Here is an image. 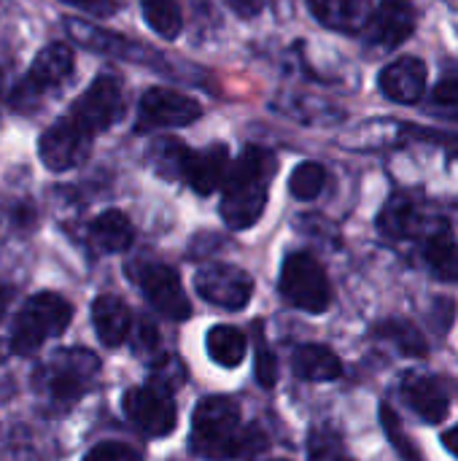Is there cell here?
Masks as SVG:
<instances>
[{"label":"cell","mask_w":458,"mask_h":461,"mask_svg":"<svg viewBox=\"0 0 458 461\" xmlns=\"http://www.w3.org/2000/svg\"><path fill=\"white\" fill-rule=\"evenodd\" d=\"M275 176V157L267 149L248 146L227 170L221 216L232 230H248L259 221L267 205V186Z\"/></svg>","instance_id":"cell-1"},{"label":"cell","mask_w":458,"mask_h":461,"mask_svg":"<svg viewBox=\"0 0 458 461\" xmlns=\"http://www.w3.org/2000/svg\"><path fill=\"white\" fill-rule=\"evenodd\" d=\"M259 438L243 427L240 411L227 397H208L192 416V451L202 459H240L259 448Z\"/></svg>","instance_id":"cell-2"},{"label":"cell","mask_w":458,"mask_h":461,"mask_svg":"<svg viewBox=\"0 0 458 461\" xmlns=\"http://www.w3.org/2000/svg\"><path fill=\"white\" fill-rule=\"evenodd\" d=\"M73 319V308L54 292H40L24 303L11 327V348L16 354L38 351L49 338H57Z\"/></svg>","instance_id":"cell-3"},{"label":"cell","mask_w":458,"mask_h":461,"mask_svg":"<svg viewBox=\"0 0 458 461\" xmlns=\"http://www.w3.org/2000/svg\"><path fill=\"white\" fill-rule=\"evenodd\" d=\"M283 297L308 313H324L332 303V289L324 267L310 254H292L281 270Z\"/></svg>","instance_id":"cell-4"},{"label":"cell","mask_w":458,"mask_h":461,"mask_svg":"<svg viewBox=\"0 0 458 461\" xmlns=\"http://www.w3.org/2000/svg\"><path fill=\"white\" fill-rule=\"evenodd\" d=\"M124 116V95L121 81L113 76H100L92 81V86L76 100L73 105V122L84 127L89 135L103 132L111 124H116Z\"/></svg>","instance_id":"cell-5"},{"label":"cell","mask_w":458,"mask_h":461,"mask_svg":"<svg viewBox=\"0 0 458 461\" xmlns=\"http://www.w3.org/2000/svg\"><path fill=\"white\" fill-rule=\"evenodd\" d=\"M124 413L127 419L148 438H165L175 429L178 413L170 394L157 386H135L124 394Z\"/></svg>","instance_id":"cell-6"},{"label":"cell","mask_w":458,"mask_h":461,"mask_svg":"<svg viewBox=\"0 0 458 461\" xmlns=\"http://www.w3.org/2000/svg\"><path fill=\"white\" fill-rule=\"evenodd\" d=\"M197 294L219 308L227 311H240L248 305L254 294V281L246 270L235 265H208L194 276Z\"/></svg>","instance_id":"cell-7"},{"label":"cell","mask_w":458,"mask_h":461,"mask_svg":"<svg viewBox=\"0 0 458 461\" xmlns=\"http://www.w3.org/2000/svg\"><path fill=\"white\" fill-rule=\"evenodd\" d=\"M89 149H92V135L84 127H78L73 119H62L51 124L38 143L40 162L57 173L81 165L89 157Z\"/></svg>","instance_id":"cell-8"},{"label":"cell","mask_w":458,"mask_h":461,"mask_svg":"<svg viewBox=\"0 0 458 461\" xmlns=\"http://www.w3.org/2000/svg\"><path fill=\"white\" fill-rule=\"evenodd\" d=\"M97 373V359L89 351H62L57 354V362L49 373V397L59 405L67 408L73 405L84 389L92 384V375Z\"/></svg>","instance_id":"cell-9"},{"label":"cell","mask_w":458,"mask_h":461,"mask_svg":"<svg viewBox=\"0 0 458 461\" xmlns=\"http://www.w3.org/2000/svg\"><path fill=\"white\" fill-rule=\"evenodd\" d=\"M140 289L146 294V300L167 319L184 321L192 313V303L181 286V278L173 267L167 265H148L143 267V273L138 276Z\"/></svg>","instance_id":"cell-10"},{"label":"cell","mask_w":458,"mask_h":461,"mask_svg":"<svg viewBox=\"0 0 458 461\" xmlns=\"http://www.w3.org/2000/svg\"><path fill=\"white\" fill-rule=\"evenodd\" d=\"M416 30V5L413 0H381L367 19L370 43L391 51L402 46Z\"/></svg>","instance_id":"cell-11"},{"label":"cell","mask_w":458,"mask_h":461,"mask_svg":"<svg viewBox=\"0 0 458 461\" xmlns=\"http://www.w3.org/2000/svg\"><path fill=\"white\" fill-rule=\"evenodd\" d=\"M200 113L202 108L194 97L167 86H154L140 100V116L154 127H184L200 119Z\"/></svg>","instance_id":"cell-12"},{"label":"cell","mask_w":458,"mask_h":461,"mask_svg":"<svg viewBox=\"0 0 458 461\" xmlns=\"http://www.w3.org/2000/svg\"><path fill=\"white\" fill-rule=\"evenodd\" d=\"M378 86L391 103H402V105L418 103L427 92V65L410 54L400 57L381 70Z\"/></svg>","instance_id":"cell-13"},{"label":"cell","mask_w":458,"mask_h":461,"mask_svg":"<svg viewBox=\"0 0 458 461\" xmlns=\"http://www.w3.org/2000/svg\"><path fill=\"white\" fill-rule=\"evenodd\" d=\"M229 170V154L227 146H208L205 151H197L186 157L184 165V178L186 184L197 192V194H213L219 186H224Z\"/></svg>","instance_id":"cell-14"},{"label":"cell","mask_w":458,"mask_h":461,"mask_svg":"<svg viewBox=\"0 0 458 461\" xmlns=\"http://www.w3.org/2000/svg\"><path fill=\"white\" fill-rule=\"evenodd\" d=\"M70 73H73V51H70V46L67 43H51V46L40 49L38 57L32 59L30 76L19 86V92L38 95V92L65 81Z\"/></svg>","instance_id":"cell-15"},{"label":"cell","mask_w":458,"mask_h":461,"mask_svg":"<svg viewBox=\"0 0 458 461\" xmlns=\"http://www.w3.org/2000/svg\"><path fill=\"white\" fill-rule=\"evenodd\" d=\"M402 394L408 405L429 424H440L448 416V394L440 386L437 378L421 375V373H408L402 381Z\"/></svg>","instance_id":"cell-16"},{"label":"cell","mask_w":458,"mask_h":461,"mask_svg":"<svg viewBox=\"0 0 458 461\" xmlns=\"http://www.w3.org/2000/svg\"><path fill=\"white\" fill-rule=\"evenodd\" d=\"M316 19L332 30L356 32L373 14V0H308Z\"/></svg>","instance_id":"cell-17"},{"label":"cell","mask_w":458,"mask_h":461,"mask_svg":"<svg viewBox=\"0 0 458 461\" xmlns=\"http://www.w3.org/2000/svg\"><path fill=\"white\" fill-rule=\"evenodd\" d=\"M92 321H94V332L105 346H121L130 335L132 327V316L130 308L113 297V294H103L94 300L92 305Z\"/></svg>","instance_id":"cell-18"},{"label":"cell","mask_w":458,"mask_h":461,"mask_svg":"<svg viewBox=\"0 0 458 461\" xmlns=\"http://www.w3.org/2000/svg\"><path fill=\"white\" fill-rule=\"evenodd\" d=\"M67 32H70L78 43H84V46H89V49H94V51L111 54V57H124V59L146 57L132 41H127V38H121V35H116V32L100 30V27L92 24V22L67 19Z\"/></svg>","instance_id":"cell-19"},{"label":"cell","mask_w":458,"mask_h":461,"mask_svg":"<svg viewBox=\"0 0 458 461\" xmlns=\"http://www.w3.org/2000/svg\"><path fill=\"white\" fill-rule=\"evenodd\" d=\"M294 373L302 381H335L340 378L343 365L327 346H302L294 354Z\"/></svg>","instance_id":"cell-20"},{"label":"cell","mask_w":458,"mask_h":461,"mask_svg":"<svg viewBox=\"0 0 458 461\" xmlns=\"http://www.w3.org/2000/svg\"><path fill=\"white\" fill-rule=\"evenodd\" d=\"M92 238L103 251H124L130 249L135 230L130 224V219L121 211H105L92 221Z\"/></svg>","instance_id":"cell-21"},{"label":"cell","mask_w":458,"mask_h":461,"mask_svg":"<svg viewBox=\"0 0 458 461\" xmlns=\"http://www.w3.org/2000/svg\"><path fill=\"white\" fill-rule=\"evenodd\" d=\"M378 227L389 235V238H413L421 230V213L413 205V200L408 197H391L389 205L383 208Z\"/></svg>","instance_id":"cell-22"},{"label":"cell","mask_w":458,"mask_h":461,"mask_svg":"<svg viewBox=\"0 0 458 461\" xmlns=\"http://www.w3.org/2000/svg\"><path fill=\"white\" fill-rule=\"evenodd\" d=\"M246 335L238 327H213L208 332V354L221 367H238L246 359Z\"/></svg>","instance_id":"cell-23"},{"label":"cell","mask_w":458,"mask_h":461,"mask_svg":"<svg viewBox=\"0 0 458 461\" xmlns=\"http://www.w3.org/2000/svg\"><path fill=\"white\" fill-rule=\"evenodd\" d=\"M189 149L186 143H181L178 138H159L151 143L148 149V162L154 165V170L165 178H184V165H186Z\"/></svg>","instance_id":"cell-24"},{"label":"cell","mask_w":458,"mask_h":461,"mask_svg":"<svg viewBox=\"0 0 458 461\" xmlns=\"http://www.w3.org/2000/svg\"><path fill=\"white\" fill-rule=\"evenodd\" d=\"M427 262H429V267H432L440 278L456 281L458 246L454 243V238H451L448 230H440V232H435V235L427 240Z\"/></svg>","instance_id":"cell-25"},{"label":"cell","mask_w":458,"mask_h":461,"mask_svg":"<svg viewBox=\"0 0 458 461\" xmlns=\"http://www.w3.org/2000/svg\"><path fill=\"white\" fill-rule=\"evenodd\" d=\"M143 16L162 38H175L181 32V11L175 0H143Z\"/></svg>","instance_id":"cell-26"},{"label":"cell","mask_w":458,"mask_h":461,"mask_svg":"<svg viewBox=\"0 0 458 461\" xmlns=\"http://www.w3.org/2000/svg\"><path fill=\"white\" fill-rule=\"evenodd\" d=\"M327 184V170L319 162H302L294 167L292 178H289V192L297 200H316L321 194Z\"/></svg>","instance_id":"cell-27"},{"label":"cell","mask_w":458,"mask_h":461,"mask_svg":"<svg viewBox=\"0 0 458 461\" xmlns=\"http://www.w3.org/2000/svg\"><path fill=\"white\" fill-rule=\"evenodd\" d=\"M378 335L386 338V340H394L397 348L402 354H408V357H424L429 351L424 335L413 324H408V321H386V324L378 327Z\"/></svg>","instance_id":"cell-28"},{"label":"cell","mask_w":458,"mask_h":461,"mask_svg":"<svg viewBox=\"0 0 458 461\" xmlns=\"http://www.w3.org/2000/svg\"><path fill=\"white\" fill-rule=\"evenodd\" d=\"M432 111L458 122V76L443 78L435 89H432Z\"/></svg>","instance_id":"cell-29"},{"label":"cell","mask_w":458,"mask_h":461,"mask_svg":"<svg viewBox=\"0 0 458 461\" xmlns=\"http://www.w3.org/2000/svg\"><path fill=\"white\" fill-rule=\"evenodd\" d=\"M381 419H383V429H386L389 440H391V443H394V448L402 454V459L418 461V454H416V448H413L410 438H408V435H405V429H402V421L397 419V413H394L389 405H383V408H381Z\"/></svg>","instance_id":"cell-30"},{"label":"cell","mask_w":458,"mask_h":461,"mask_svg":"<svg viewBox=\"0 0 458 461\" xmlns=\"http://www.w3.org/2000/svg\"><path fill=\"white\" fill-rule=\"evenodd\" d=\"M310 461H348V456L340 438L329 429H321L310 438Z\"/></svg>","instance_id":"cell-31"},{"label":"cell","mask_w":458,"mask_h":461,"mask_svg":"<svg viewBox=\"0 0 458 461\" xmlns=\"http://www.w3.org/2000/svg\"><path fill=\"white\" fill-rule=\"evenodd\" d=\"M86 461H143L138 451H132L124 443H103L89 451Z\"/></svg>","instance_id":"cell-32"},{"label":"cell","mask_w":458,"mask_h":461,"mask_svg":"<svg viewBox=\"0 0 458 461\" xmlns=\"http://www.w3.org/2000/svg\"><path fill=\"white\" fill-rule=\"evenodd\" d=\"M275 378H278L275 357L265 346H259V354H256V381L270 389V386H275Z\"/></svg>","instance_id":"cell-33"},{"label":"cell","mask_w":458,"mask_h":461,"mask_svg":"<svg viewBox=\"0 0 458 461\" xmlns=\"http://www.w3.org/2000/svg\"><path fill=\"white\" fill-rule=\"evenodd\" d=\"M229 8L240 16H256L262 14V8L267 5V0H227Z\"/></svg>","instance_id":"cell-34"},{"label":"cell","mask_w":458,"mask_h":461,"mask_svg":"<svg viewBox=\"0 0 458 461\" xmlns=\"http://www.w3.org/2000/svg\"><path fill=\"white\" fill-rule=\"evenodd\" d=\"M65 3L84 5V8H89L92 14H111V11L116 8V3H111V0H65Z\"/></svg>","instance_id":"cell-35"},{"label":"cell","mask_w":458,"mask_h":461,"mask_svg":"<svg viewBox=\"0 0 458 461\" xmlns=\"http://www.w3.org/2000/svg\"><path fill=\"white\" fill-rule=\"evenodd\" d=\"M443 446L454 454L458 459V427H454V429H448L445 435H443Z\"/></svg>","instance_id":"cell-36"},{"label":"cell","mask_w":458,"mask_h":461,"mask_svg":"<svg viewBox=\"0 0 458 461\" xmlns=\"http://www.w3.org/2000/svg\"><path fill=\"white\" fill-rule=\"evenodd\" d=\"M5 305H8V289L0 286V319H3V313H5Z\"/></svg>","instance_id":"cell-37"}]
</instances>
